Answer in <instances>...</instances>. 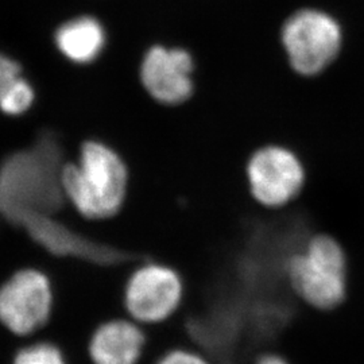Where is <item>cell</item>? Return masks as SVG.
Returning a JSON list of instances; mask_svg holds the SVG:
<instances>
[{
  "instance_id": "obj_6",
  "label": "cell",
  "mask_w": 364,
  "mask_h": 364,
  "mask_svg": "<svg viewBox=\"0 0 364 364\" xmlns=\"http://www.w3.org/2000/svg\"><path fill=\"white\" fill-rule=\"evenodd\" d=\"M247 180L254 198L264 207L278 208L299 195L305 170L293 151L282 146H264L247 164Z\"/></svg>"
},
{
  "instance_id": "obj_1",
  "label": "cell",
  "mask_w": 364,
  "mask_h": 364,
  "mask_svg": "<svg viewBox=\"0 0 364 364\" xmlns=\"http://www.w3.org/2000/svg\"><path fill=\"white\" fill-rule=\"evenodd\" d=\"M63 169V149L50 131L10 154L0 165V215L25 230L54 218L65 203Z\"/></svg>"
},
{
  "instance_id": "obj_8",
  "label": "cell",
  "mask_w": 364,
  "mask_h": 364,
  "mask_svg": "<svg viewBox=\"0 0 364 364\" xmlns=\"http://www.w3.org/2000/svg\"><path fill=\"white\" fill-rule=\"evenodd\" d=\"M193 60L182 49L151 48L142 64V82L147 92L164 105H181L193 93Z\"/></svg>"
},
{
  "instance_id": "obj_12",
  "label": "cell",
  "mask_w": 364,
  "mask_h": 364,
  "mask_svg": "<svg viewBox=\"0 0 364 364\" xmlns=\"http://www.w3.org/2000/svg\"><path fill=\"white\" fill-rule=\"evenodd\" d=\"M34 92L31 85L22 77L10 91L0 97V109L9 115H19L33 105Z\"/></svg>"
},
{
  "instance_id": "obj_3",
  "label": "cell",
  "mask_w": 364,
  "mask_h": 364,
  "mask_svg": "<svg viewBox=\"0 0 364 364\" xmlns=\"http://www.w3.org/2000/svg\"><path fill=\"white\" fill-rule=\"evenodd\" d=\"M287 275L294 291L321 311L335 309L347 296V258L338 240L328 235L312 237L287 262Z\"/></svg>"
},
{
  "instance_id": "obj_9",
  "label": "cell",
  "mask_w": 364,
  "mask_h": 364,
  "mask_svg": "<svg viewBox=\"0 0 364 364\" xmlns=\"http://www.w3.org/2000/svg\"><path fill=\"white\" fill-rule=\"evenodd\" d=\"M144 344L139 326L127 320H111L95 329L88 351L93 364H138Z\"/></svg>"
},
{
  "instance_id": "obj_11",
  "label": "cell",
  "mask_w": 364,
  "mask_h": 364,
  "mask_svg": "<svg viewBox=\"0 0 364 364\" xmlns=\"http://www.w3.org/2000/svg\"><path fill=\"white\" fill-rule=\"evenodd\" d=\"M13 364H66V360L55 344L41 341L23 347L15 355Z\"/></svg>"
},
{
  "instance_id": "obj_13",
  "label": "cell",
  "mask_w": 364,
  "mask_h": 364,
  "mask_svg": "<svg viewBox=\"0 0 364 364\" xmlns=\"http://www.w3.org/2000/svg\"><path fill=\"white\" fill-rule=\"evenodd\" d=\"M21 65L9 58L4 54H0V97L10 91L14 85L22 78Z\"/></svg>"
},
{
  "instance_id": "obj_10",
  "label": "cell",
  "mask_w": 364,
  "mask_h": 364,
  "mask_svg": "<svg viewBox=\"0 0 364 364\" xmlns=\"http://www.w3.org/2000/svg\"><path fill=\"white\" fill-rule=\"evenodd\" d=\"M55 42L66 58L77 64H88L105 46V30L96 19L82 16L60 27Z\"/></svg>"
},
{
  "instance_id": "obj_4",
  "label": "cell",
  "mask_w": 364,
  "mask_h": 364,
  "mask_svg": "<svg viewBox=\"0 0 364 364\" xmlns=\"http://www.w3.org/2000/svg\"><path fill=\"white\" fill-rule=\"evenodd\" d=\"M341 42L338 21L318 10L293 14L282 28L289 64L302 76H316L326 70L338 57Z\"/></svg>"
},
{
  "instance_id": "obj_2",
  "label": "cell",
  "mask_w": 364,
  "mask_h": 364,
  "mask_svg": "<svg viewBox=\"0 0 364 364\" xmlns=\"http://www.w3.org/2000/svg\"><path fill=\"white\" fill-rule=\"evenodd\" d=\"M65 195L88 219H107L122 208L127 189V169L114 150L99 142H85L80 164L63 169Z\"/></svg>"
},
{
  "instance_id": "obj_14",
  "label": "cell",
  "mask_w": 364,
  "mask_h": 364,
  "mask_svg": "<svg viewBox=\"0 0 364 364\" xmlns=\"http://www.w3.org/2000/svg\"><path fill=\"white\" fill-rule=\"evenodd\" d=\"M156 364H210L207 358L189 350H171L159 358Z\"/></svg>"
},
{
  "instance_id": "obj_7",
  "label": "cell",
  "mask_w": 364,
  "mask_h": 364,
  "mask_svg": "<svg viewBox=\"0 0 364 364\" xmlns=\"http://www.w3.org/2000/svg\"><path fill=\"white\" fill-rule=\"evenodd\" d=\"M181 278L173 269L149 263L131 277L124 294L126 308L136 321L162 323L180 306Z\"/></svg>"
},
{
  "instance_id": "obj_15",
  "label": "cell",
  "mask_w": 364,
  "mask_h": 364,
  "mask_svg": "<svg viewBox=\"0 0 364 364\" xmlns=\"http://www.w3.org/2000/svg\"><path fill=\"white\" fill-rule=\"evenodd\" d=\"M255 364H289L287 359H284L279 355L275 353H266L263 356H260Z\"/></svg>"
},
{
  "instance_id": "obj_5",
  "label": "cell",
  "mask_w": 364,
  "mask_h": 364,
  "mask_svg": "<svg viewBox=\"0 0 364 364\" xmlns=\"http://www.w3.org/2000/svg\"><path fill=\"white\" fill-rule=\"evenodd\" d=\"M52 309L50 282L38 270L18 272L0 287V323L14 335H33L49 321Z\"/></svg>"
}]
</instances>
